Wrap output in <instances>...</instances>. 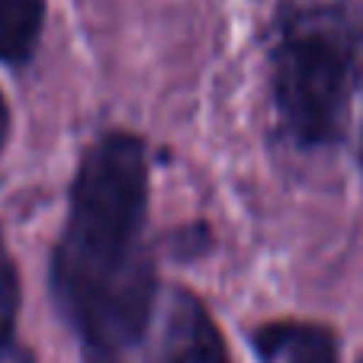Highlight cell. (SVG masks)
Masks as SVG:
<instances>
[{
  "label": "cell",
  "instance_id": "1",
  "mask_svg": "<svg viewBox=\"0 0 363 363\" xmlns=\"http://www.w3.org/2000/svg\"><path fill=\"white\" fill-rule=\"evenodd\" d=\"M148 161L129 132L94 142L77 167L65 232L52 254V293L74 328L84 363H125L155 302L145 245Z\"/></svg>",
  "mask_w": 363,
  "mask_h": 363
},
{
  "label": "cell",
  "instance_id": "2",
  "mask_svg": "<svg viewBox=\"0 0 363 363\" xmlns=\"http://www.w3.org/2000/svg\"><path fill=\"white\" fill-rule=\"evenodd\" d=\"M363 81V10L306 0L280 10L270 33V94L296 148H328L347 129Z\"/></svg>",
  "mask_w": 363,
  "mask_h": 363
},
{
  "label": "cell",
  "instance_id": "3",
  "mask_svg": "<svg viewBox=\"0 0 363 363\" xmlns=\"http://www.w3.org/2000/svg\"><path fill=\"white\" fill-rule=\"evenodd\" d=\"M155 363H232L222 331L196 296H174Z\"/></svg>",
  "mask_w": 363,
  "mask_h": 363
},
{
  "label": "cell",
  "instance_id": "4",
  "mask_svg": "<svg viewBox=\"0 0 363 363\" xmlns=\"http://www.w3.org/2000/svg\"><path fill=\"white\" fill-rule=\"evenodd\" d=\"M261 363H337V341L315 322H274L254 335Z\"/></svg>",
  "mask_w": 363,
  "mask_h": 363
},
{
  "label": "cell",
  "instance_id": "5",
  "mask_svg": "<svg viewBox=\"0 0 363 363\" xmlns=\"http://www.w3.org/2000/svg\"><path fill=\"white\" fill-rule=\"evenodd\" d=\"M45 20V0H0V62L33 58Z\"/></svg>",
  "mask_w": 363,
  "mask_h": 363
},
{
  "label": "cell",
  "instance_id": "6",
  "mask_svg": "<svg viewBox=\"0 0 363 363\" xmlns=\"http://www.w3.org/2000/svg\"><path fill=\"white\" fill-rule=\"evenodd\" d=\"M16 318H20V277L7 245L0 241V363H33L16 341Z\"/></svg>",
  "mask_w": 363,
  "mask_h": 363
},
{
  "label": "cell",
  "instance_id": "7",
  "mask_svg": "<svg viewBox=\"0 0 363 363\" xmlns=\"http://www.w3.org/2000/svg\"><path fill=\"white\" fill-rule=\"evenodd\" d=\"M7 132H10V106L4 100V94H0V148L7 142Z\"/></svg>",
  "mask_w": 363,
  "mask_h": 363
},
{
  "label": "cell",
  "instance_id": "8",
  "mask_svg": "<svg viewBox=\"0 0 363 363\" xmlns=\"http://www.w3.org/2000/svg\"><path fill=\"white\" fill-rule=\"evenodd\" d=\"M360 363H363V357H360Z\"/></svg>",
  "mask_w": 363,
  "mask_h": 363
}]
</instances>
